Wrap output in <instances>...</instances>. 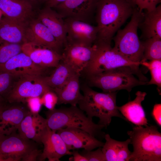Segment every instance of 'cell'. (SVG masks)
<instances>
[{
    "label": "cell",
    "instance_id": "6da1fadb",
    "mask_svg": "<svg viewBox=\"0 0 161 161\" xmlns=\"http://www.w3.org/2000/svg\"><path fill=\"white\" fill-rule=\"evenodd\" d=\"M136 7L126 0H98L95 10L98 32L95 43L111 44Z\"/></svg>",
    "mask_w": 161,
    "mask_h": 161
},
{
    "label": "cell",
    "instance_id": "7a4b0ae2",
    "mask_svg": "<svg viewBox=\"0 0 161 161\" xmlns=\"http://www.w3.org/2000/svg\"><path fill=\"white\" fill-rule=\"evenodd\" d=\"M83 97L78 102L79 108L85 112L89 117H98V124L106 127L112 118L117 117L127 121L117 108V92H100L92 89L86 84L81 87Z\"/></svg>",
    "mask_w": 161,
    "mask_h": 161
},
{
    "label": "cell",
    "instance_id": "3957f363",
    "mask_svg": "<svg viewBox=\"0 0 161 161\" xmlns=\"http://www.w3.org/2000/svg\"><path fill=\"white\" fill-rule=\"evenodd\" d=\"M47 127L54 132L67 127H74L84 130L97 139L104 138L102 129L105 126L95 123L92 119L86 116L77 106L54 108L45 113Z\"/></svg>",
    "mask_w": 161,
    "mask_h": 161
},
{
    "label": "cell",
    "instance_id": "277c9868",
    "mask_svg": "<svg viewBox=\"0 0 161 161\" xmlns=\"http://www.w3.org/2000/svg\"><path fill=\"white\" fill-rule=\"evenodd\" d=\"M127 134L133 148L129 161H161V133L156 126H136Z\"/></svg>",
    "mask_w": 161,
    "mask_h": 161
},
{
    "label": "cell",
    "instance_id": "5b68a950",
    "mask_svg": "<svg viewBox=\"0 0 161 161\" xmlns=\"http://www.w3.org/2000/svg\"><path fill=\"white\" fill-rule=\"evenodd\" d=\"M94 44L96 48L93 57L82 72L86 77L121 67H129L134 71L140 80H144L146 79L140 70V64L126 59L112 47L111 44Z\"/></svg>",
    "mask_w": 161,
    "mask_h": 161
},
{
    "label": "cell",
    "instance_id": "8992f818",
    "mask_svg": "<svg viewBox=\"0 0 161 161\" xmlns=\"http://www.w3.org/2000/svg\"><path fill=\"white\" fill-rule=\"evenodd\" d=\"M143 13L136 7L130 20L125 27L120 29L113 39V48L128 60L140 64L143 55V47L137 30Z\"/></svg>",
    "mask_w": 161,
    "mask_h": 161
},
{
    "label": "cell",
    "instance_id": "52a82bcc",
    "mask_svg": "<svg viewBox=\"0 0 161 161\" xmlns=\"http://www.w3.org/2000/svg\"><path fill=\"white\" fill-rule=\"evenodd\" d=\"M134 75L131 68L123 67L86 78L89 86L100 88L104 92L125 90L129 92L135 87L146 85L148 81H142Z\"/></svg>",
    "mask_w": 161,
    "mask_h": 161
},
{
    "label": "cell",
    "instance_id": "ba28073f",
    "mask_svg": "<svg viewBox=\"0 0 161 161\" xmlns=\"http://www.w3.org/2000/svg\"><path fill=\"white\" fill-rule=\"evenodd\" d=\"M42 75H29L19 78L4 98L9 103H24L28 98L41 97L52 91L42 80Z\"/></svg>",
    "mask_w": 161,
    "mask_h": 161
},
{
    "label": "cell",
    "instance_id": "9c48e42d",
    "mask_svg": "<svg viewBox=\"0 0 161 161\" xmlns=\"http://www.w3.org/2000/svg\"><path fill=\"white\" fill-rule=\"evenodd\" d=\"M96 46L67 42L61 53V61L75 72L82 73L94 55Z\"/></svg>",
    "mask_w": 161,
    "mask_h": 161
},
{
    "label": "cell",
    "instance_id": "30bf717a",
    "mask_svg": "<svg viewBox=\"0 0 161 161\" xmlns=\"http://www.w3.org/2000/svg\"><path fill=\"white\" fill-rule=\"evenodd\" d=\"M56 131L70 151L79 148L91 151L102 147L104 143L88 132L76 128H62Z\"/></svg>",
    "mask_w": 161,
    "mask_h": 161
},
{
    "label": "cell",
    "instance_id": "8fae6325",
    "mask_svg": "<svg viewBox=\"0 0 161 161\" xmlns=\"http://www.w3.org/2000/svg\"><path fill=\"white\" fill-rule=\"evenodd\" d=\"M67 32V42L89 45L96 42L98 32L97 26L89 22L76 19H64Z\"/></svg>",
    "mask_w": 161,
    "mask_h": 161
},
{
    "label": "cell",
    "instance_id": "7c38bea8",
    "mask_svg": "<svg viewBox=\"0 0 161 161\" xmlns=\"http://www.w3.org/2000/svg\"><path fill=\"white\" fill-rule=\"evenodd\" d=\"M33 141L24 138L16 131L8 135L0 134V153L14 161H20L27 154L37 148Z\"/></svg>",
    "mask_w": 161,
    "mask_h": 161
},
{
    "label": "cell",
    "instance_id": "4fadbf2b",
    "mask_svg": "<svg viewBox=\"0 0 161 161\" xmlns=\"http://www.w3.org/2000/svg\"><path fill=\"white\" fill-rule=\"evenodd\" d=\"M25 42L46 47L61 54L60 51L63 47L49 29L37 18H32L27 22L25 33Z\"/></svg>",
    "mask_w": 161,
    "mask_h": 161
},
{
    "label": "cell",
    "instance_id": "5bb4252c",
    "mask_svg": "<svg viewBox=\"0 0 161 161\" xmlns=\"http://www.w3.org/2000/svg\"><path fill=\"white\" fill-rule=\"evenodd\" d=\"M40 142L44 149L38 158L39 161L47 159L49 161H58L64 156L72 154L60 136L47 126L41 136Z\"/></svg>",
    "mask_w": 161,
    "mask_h": 161
},
{
    "label": "cell",
    "instance_id": "9a60e30c",
    "mask_svg": "<svg viewBox=\"0 0 161 161\" xmlns=\"http://www.w3.org/2000/svg\"><path fill=\"white\" fill-rule=\"evenodd\" d=\"M98 0H66L54 8L64 19L71 18L89 22L95 11Z\"/></svg>",
    "mask_w": 161,
    "mask_h": 161
},
{
    "label": "cell",
    "instance_id": "2e32d148",
    "mask_svg": "<svg viewBox=\"0 0 161 161\" xmlns=\"http://www.w3.org/2000/svg\"><path fill=\"white\" fill-rule=\"evenodd\" d=\"M29 111L20 103H7L0 109V134L8 135L16 131Z\"/></svg>",
    "mask_w": 161,
    "mask_h": 161
},
{
    "label": "cell",
    "instance_id": "e0dca14e",
    "mask_svg": "<svg viewBox=\"0 0 161 161\" xmlns=\"http://www.w3.org/2000/svg\"><path fill=\"white\" fill-rule=\"evenodd\" d=\"M21 51L34 63L44 69L55 68L62 58L61 54L51 48L30 43H23Z\"/></svg>",
    "mask_w": 161,
    "mask_h": 161
},
{
    "label": "cell",
    "instance_id": "ac0fdd59",
    "mask_svg": "<svg viewBox=\"0 0 161 161\" xmlns=\"http://www.w3.org/2000/svg\"><path fill=\"white\" fill-rule=\"evenodd\" d=\"M44 69L22 52L0 66V70L9 72L16 78L29 75H41Z\"/></svg>",
    "mask_w": 161,
    "mask_h": 161
},
{
    "label": "cell",
    "instance_id": "d6986e66",
    "mask_svg": "<svg viewBox=\"0 0 161 161\" xmlns=\"http://www.w3.org/2000/svg\"><path fill=\"white\" fill-rule=\"evenodd\" d=\"M37 18L64 47L67 43V32L64 19L62 16L52 8L46 6L38 11Z\"/></svg>",
    "mask_w": 161,
    "mask_h": 161
},
{
    "label": "cell",
    "instance_id": "ffe728a7",
    "mask_svg": "<svg viewBox=\"0 0 161 161\" xmlns=\"http://www.w3.org/2000/svg\"><path fill=\"white\" fill-rule=\"evenodd\" d=\"M136 97L133 100L129 101L117 108L127 121L137 126H146L148 125V121L142 105L147 93L145 92L137 91Z\"/></svg>",
    "mask_w": 161,
    "mask_h": 161
},
{
    "label": "cell",
    "instance_id": "44dd1931",
    "mask_svg": "<svg viewBox=\"0 0 161 161\" xmlns=\"http://www.w3.org/2000/svg\"><path fill=\"white\" fill-rule=\"evenodd\" d=\"M47 127L46 118L38 113H33L30 111L22 120L17 130L24 138L41 143V136Z\"/></svg>",
    "mask_w": 161,
    "mask_h": 161
},
{
    "label": "cell",
    "instance_id": "7402d4cb",
    "mask_svg": "<svg viewBox=\"0 0 161 161\" xmlns=\"http://www.w3.org/2000/svg\"><path fill=\"white\" fill-rule=\"evenodd\" d=\"M28 21H22L3 16L0 20V41L22 44L24 43Z\"/></svg>",
    "mask_w": 161,
    "mask_h": 161
},
{
    "label": "cell",
    "instance_id": "603a6c76",
    "mask_svg": "<svg viewBox=\"0 0 161 161\" xmlns=\"http://www.w3.org/2000/svg\"><path fill=\"white\" fill-rule=\"evenodd\" d=\"M0 10L3 16L27 21L32 18V5L25 0H0Z\"/></svg>",
    "mask_w": 161,
    "mask_h": 161
},
{
    "label": "cell",
    "instance_id": "cb8c5ba5",
    "mask_svg": "<svg viewBox=\"0 0 161 161\" xmlns=\"http://www.w3.org/2000/svg\"><path fill=\"white\" fill-rule=\"evenodd\" d=\"M80 74L75 73L62 86L52 89L58 97L57 104H68L77 106L83 97L80 92Z\"/></svg>",
    "mask_w": 161,
    "mask_h": 161
},
{
    "label": "cell",
    "instance_id": "d4e9b609",
    "mask_svg": "<svg viewBox=\"0 0 161 161\" xmlns=\"http://www.w3.org/2000/svg\"><path fill=\"white\" fill-rule=\"evenodd\" d=\"M106 142L101 149L106 161H129L131 154L128 148L130 139L123 141L115 140L108 134H106Z\"/></svg>",
    "mask_w": 161,
    "mask_h": 161
},
{
    "label": "cell",
    "instance_id": "484cf974",
    "mask_svg": "<svg viewBox=\"0 0 161 161\" xmlns=\"http://www.w3.org/2000/svg\"><path fill=\"white\" fill-rule=\"evenodd\" d=\"M139 28L141 32L140 38L143 40L155 37L161 38V4L154 10L143 13Z\"/></svg>",
    "mask_w": 161,
    "mask_h": 161
},
{
    "label": "cell",
    "instance_id": "4316f807",
    "mask_svg": "<svg viewBox=\"0 0 161 161\" xmlns=\"http://www.w3.org/2000/svg\"><path fill=\"white\" fill-rule=\"evenodd\" d=\"M49 76H43V81L52 89L62 86L75 72L61 60ZM77 73V72H76Z\"/></svg>",
    "mask_w": 161,
    "mask_h": 161
},
{
    "label": "cell",
    "instance_id": "83f0119b",
    "mask_svg": "<svg viewBox=\"0 0 161 161\" xmlns=\"http://www.w3.org/2000/svg\"><path fill=\"white\" fill-rule=\"evenodd\" d=\"M142 42L143 47V55L140 62L161 60V38L153 37Z\"/></svg>",
    "mask_w": 161,
    "mask_h": 161
},
{
    "label": "cell",
    "instance_id": "f1b7e54d",
    "mask_svg": "<svg viewBox=\"0 0 161 161\" xmlns=\"http://www.w3.org/2000/svg\"><path fill=\"white\" fill-rule=\"evenodd\" d=\"M141 65L146 67L150 71L151 78L147 81L146 85H155L160 95L161 92V60H154L140 62Z\"/></svg>",
    "mask_w": 161,
    "mask_h": 161
},
{
    "label": "cell",
    "instance_id": "f546056e",
    "mask_svg": "<svg viewBox=\"0 0 161 161\" xmlns=\"http://www.w3.org/2000/svg\"><path fill=\"white\" fill-rule=\"evenodd\" d=\"M21 45L0 41V66L21 52Z\"/></svg>",
    "mask_w": 161,
    "mask_h": 161
},
{
    "label": "cell",
    "instance_id": "4dcf8cb0",
    "mask_svg": "<svg viewBox=\"0 0 161 161\" xmlns=\"http://www.w3.org/2000/svg\"><path fill=\"white\" fill-rule=\"evenodd\" d=\"M16 78L12 74L0 70V96L4 98L13 85V80Z\"/></svg>",
    "mask_w": 161,
    "mask_h": 161
},
{
    "label": "cell",
    "instance_id": "1f68e13d",
    "mask_svg": "<svg viewBox=\"0 0 161 161\" xmlns=\"http://www.w3.org/2000/svg\"><path fill=\"white\" fill-rule=\"evenodd\" d=\"M41 99L42 105L49 110L54 109L58 102L57 96L53 91L45 93L41 97Z\"/></svg>",
    "mask_w": 161,
    "mask_h": 161
},
{
    "label": "cell",
    "instance_id": "d6a6232c",
    "mask_svg": "<svg viewBox=\"0 0 161 161\" xmlns=\"http://www.w3.org/2000/svg\"><path fill=\"white\" fill-rule=\"evenodd\" d=\"M161 0H136L135 5L140 11L143 10L149 11L154 10Z\"/></svg>",
    "mask_w": 161,
    "mask_h": 161
},
{
    "label": "cell",
    "instance_id": "836d02e7",
    "mask_svg": "<svg viewBox=\"0 0 161 161\" xmlns=\"http://www.w3.org/2000/svg\"><path fill=\"white\" fill-rule=\"evenodd\" d=\"M81 154L86 158L88 161H106L101 147L94 151L84 149Z\"/></svg>",
    "mask_w": 161,
    "mask_h": 161
},
{
    "label": "cell",
    "instance_id": "e575fe53",
    "mask_svg": "<svg viewBox=\"0 0 161 161\" xmlns=\"http://www.w3.org/2000/svg\"><path fill=\"white\" fill-rule=\"evenodd\" d=\"M25 103L30 111L33 113H38L42 105L41 97H35L27 98Z\"/></svg>",
    "mask_w": 161,
    "mask_h": 161
},
{
    "label": "cell",
    "instance_id": "d590c367",
    "mask_svg": "<svg viewBox=\"0 0 161 161\" xmlns=\"http://www.w3.org/2000/svg\"><path fill=\"white\" fill-rule=\"evenodd\" d=\"M41 153V151L36 148L24 156L21 160L23 161H35Z\"/></svg>",
    "mask_w": 161,
    "mask_h": 161
},
{
    "label": "cell",
    "instance_id": "8d00e7d4",
    "mask_svg": "<svg viewBox=\"0 0 161 161\" xmlns=\"http://www.w3.org/2000/svg\"><path fill=\"white\" fill-rule=\"evenodd\" d=\"M161 104H155L153 107L152 114V117L157 124L161 126Z\"/></svg>",
    "mask_w": 161,
    "mask_h": 161
},
{
    "label": "cell",
    "instance_id": "74e56055",
    "mask_svg": "<svg viewBox=\"0 0 161 161\" xmlns=\"http://www.w3.org/2000/svg\"><path fill=\"white\" fill-rule=\"evenodd\" d=\"M73 156L69 159V160L74 161H88L86 158L81 154L76 151L72 152Z\"/></svg>",
    "mask_w": 161,
    "mask_h": 161
},
{
    "label": "cell",
    "instance_id": "f35d334b",
    "mask_svg": "<svg viewBox=\"0 0 161 161\" xmlns=\"http://www.w3.org/2000/svg\"><path fill=\"white\" fill-rule=\"evenodd\" d=\"M46 4V6L54 8L58 5L64 2L66 0H44Z\"/></svg>",
    "mask_w": 161,
    "mask_h": 161
},
{
    "label": "cell",
    "instance_id": "ab89813d",
    "mask_svg": "<svg viewBox=\"0 0 161 161\" xmlns=\"http://www.w3.org/2000/svg\"><path fill=\"white\" fill-rule=\"evenodd\" d=\"M0 161H14V160L8 156L0 153Z\"/></svg>",
    "mask_w": 161,
    "mask_h": 161
},
{
    "label": "cell",
    "instance_id": "60d3db41",
    "mask_svg": "<svg viewBox=\"0 0 161 161\" xmlns=\"http://www.w3.org/2000/svg\"><path fill=\"white\" fill-rule=\"evenodd\" d=\"M7 103L5 99L3 97L0 96V107L4 105Z\"/></svg>",
    "mask_w": 161,
    "mask_h": 161
},
{
    "label": "cell",
    "instance_id": "b9f144b4",
    "mask_svg": "<svg viewBox=\"0 0 161 161\" xmlns=\"http://www.w3.org/2000/svg\"><path fill=\"white\" fill-rule=\"evenodd\" d=\"M134 7H136L135 1L136 0H126Z\"/></svg>",
    "mask_w": 161,
    "mask_h": 161
},
{
    "label": "cell",
    "instance_id": "7bdbcfd3",
    "mask_svg": "<svg viewBox=\"0 0 161 161\" xmlns=\"http://www.w3.org/2000/svg\"><path fill=\"white\" fill-rule=\"evenodd\" d=\"M30 3L32 5L33 3L37 2V1H39L40 0H25Z\"/></svg>",
    "mask_w": 161,
    "mask_h": 161
},
{
    "label": "cell",
    "instance_id": "ee69618b",
    "mask_svg": "<svg viewBox=\"0 0 161 161\" xmlns=\"http://www.w3.org/2000/svg\"><path fill=\"white\" fill-rule=\"evenodd\" d=\"M3 16V15L1 11V10H0V20L3 17H2Z\"/></svg>",
    "mask_w": 161,
    "mask_h": 161
},
{
    "label": "cell",
    "instance_id": "f6af8a7d",
    "mask_svg": "<svg viewBox=\"0 0 161 161\" xmlns=\"http://www.w3.org/2000/svg\"><path fill=\"white\" fill-rule=\"evenodd\" d=\"M2 106L0 107V109L2 107Z\"/></svg>",
    "mask_w": 161,
    "mask_h": 161
}]
</instances>
